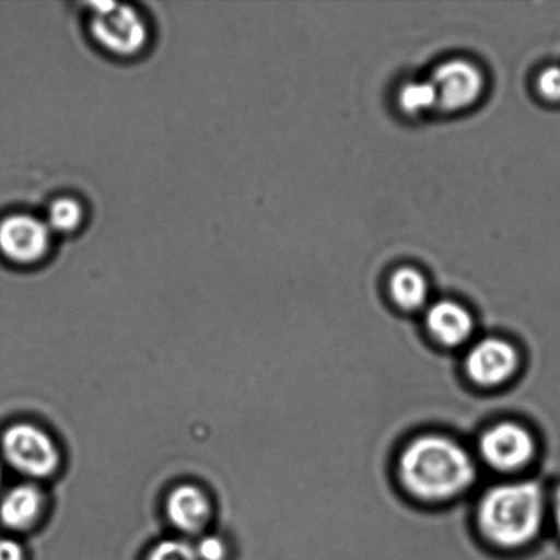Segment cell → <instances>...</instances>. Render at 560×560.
<instances>
[{
	"label": "cell",
	"instance_id": "6da1fadb",
	"mask_svg": "<svg viewBox=\"0 0 560 560\" xmlns=\"http://www.w3.org/2000/svg\"><path fill=\"white\" fill-rule=\"evenodd\" d=\"M398 470L406 490L428 502H446L463 495L477 476L468 450L442 435L411 441L400 454Z\"/></svg>",
	"mask_w": 560,
	"mask_h": 560
},
{
	"label": "cell",
	"instance_id": "7a4b0ae2",
	"mask_svg": "<svg viewBox=\"0 0 560 560\" xmlns=\"http://www.w3.org/2000/svg\"><path fill=\"white\" fill-rule=\"evenodd\" d=\"M545 490L534 480L502 482L482 495L477 521L486 539L504 550L534 542L545 524Z\"/></svg>",
	"mask_w": 560,
	"mask_h": 560
},
{
	"label": "cell",
	"instance_id": "3957f363",
	"mask_svg": "<svg viewBox=\"0 0 560 560\" xmlns=\"http://www.w3.org/2000/svg\"><path fill=\"white\" fill-rule=\"evenodd\" d=\"M3 458L16 474L32 480H44L57 474L60 452L43 428L32 422H15L0 438Z\"/></svg>",
	"mask_w": 560,
	"mask_h": 560
},
{
	"label": "cell",
	"instance_id": "277c9868",
	"mask_svg": "<svg viewBox=\"0 0 560 560\" xmlns=\"http://www.w3.org/2000/svg\"><path fill=\"white\" fill-rule=\"evenodd\" d=\"M91 32L98 46L117 57H136L150 40V30L139 11L128 4L92 3Z\"/></svg>",
	"mask_w": 560,
	"mask_h": 560
},
{
	"label": "cell",
	"instance_id": "5b68a950",
	"mask_svg": "<svg viewBox=\"0 0 560 560\" xmlns=\"http://www.w3.org/2000/svg\"><path fill=\"white\" fill-rule=\"evenodd\" d=\"M481 459L493 470L518 471L534 460L537 444L534 433L518 422H499L482 433L479 443Z\"/></svg>",
	"mask_w": 560,
	"mask_h": 560
},
{
	"label": "cell",
	"instance_id": "8992f818",
	"mask_svg": "<svg viewBox=\"0 0 560 560\" xmlns=\"http://www.w3.org/2000/svg\"><path fill=\"white\" fill-rule=\"evenodd\" d=\"M438 93L439 108L463 112L475 106L486 90L481 69L468 59H450L438 66L431 77Z\"/></svg>",
	"mask_w": 560,
	"mask_h": 560
},
{
	"label": "cell",
	"instance_id": "52a82bcc",
	"mask_svg": "<svg viewBox=\"0 0 560 560\" xmlns=\"http://www.w3.org/2000/svg\"><path fill=\"white\" fill-rule=\"evenodd\" d=\"M52 232L40 219L15 213L0 222V252L16 265H36L47 256Z\"/></svg>",
	"mask_w": 560,
	"mask_h": 560
},
{
	"label": "cell",
	"instance_id": "ba28073f",
	"mask_svg": "<svg viewBox=\"0 0 560 560\" xmlns=\"http://www.w3.org/2000/svg\"><path fill=\"white\" fill-rule=\"evenodd\" d=\"M520 355L513 343L503 338L490 337L471 346L466 354L465 368L476 384L485 387L501 386L515 375Z\"/></svg>",
	"mask_w": 560,
	"mask_h": 560
},
{
	"label": "cell",
	"instance_id": "9c48e42d",
	"mask_svg": "<svg viewBox=\"0 0 560 560\" xmlns=\"http://www.w3.org/2000/svg\"><path fill=\"white\" fill-rule=\"evenodd\" d=\"M166 513L175 529L199 535L212 517V504L205 490L194 485L174 488L166 501Z\"/></svg>",
	"mask_w": 560,
	"mask_h": 560
},
{
	"label": "cell",
	"instance_id": "30bf717a",
	"mask_svg": "<svg viewBox=\"0 0 560 560\" xmlns=\"http://www.w3.org/2000/svg\"><path fill=\"white\" fill-rule=\"evenodd\" d=\"M428 331L439 343L457 348L468 342L475 332V318L468 307L453 300H441L428 305Z\"/></svg>",
	"mask_w": 560,
	"mask_h": 560
},
{
	"label": "cell",
	"instance_id": "8fae6325",
	"mask_svg": "<svg viewBox=\"0 0 560 560\" xmlns=\"http://www.w3.org/2000/svg\"><path fill=\"white\" fill-rule=\"evenodd\" d=\"M46 509V498L36 485L25 482L10 488L0 499V523L13 532L35 528Z\"/></svg>",
	"mask_w": 560,
	"mask_h": 560
},
{
	"label": "cell",
	"instance_id": "7c38bea8",
	"mask_svg": "<svg viewBox=\"0 0 560 560\" xmlns=\"http://www.w3.org/2000/svg\"><path fill=\"white\" fill-rule=\"evenodd\" d=\"M389 294L405 311H419L430 299V283L424 273L413 267L398 268L389 278Z\"/></svg>",
	"mask_w": 560,
	"mask_h": 560
},
{
	"label": "cell",
	"instance_id": "4fadbf2b",
	"mask_svg": "<svg viewBox=\"0 0 560 560\" xmlns=\"http://www.w3.org/2000/svg\"><path fill=\"white\" fill-rule=\"evenodd\" d=\"M398 104L400 109L411 117L439 108L438 93L431 79L406 82L398 92Z\"/></svg>",
	"mask_w": 560,
	"mask_h": 560
},
{
	"label": "cell",
	"instance_id": "5bb4252c",
	"mask_svg": "<svg viewBox=\"0 0 560 560\" xmlns=\"http://www.w3.org/2000/svg\"><path fill=\"white\" fill-rule=\"evenodd\" d=\"M82 221H84V210L80 202L70 197H62L49 207L46 223L52 234H69L75 232Z\"/></svg>",
	"mask_w": 560,
	"mask_h": 560
},
{
	"label": "cell",
	"instance_id": "9a60e30c",
	"mask_svg": "<svg viewBox=\"0 0 560 560\" xmlns=\"http://www.w3.org/2000/svg\"><path fill=\"white\" fill-rule=\"evenodd\" d=\"M145 560H199L195 547L183 540H163L148 552Z\"/></svg>",
	"mask_w": 560,
	"mask_h": 560
},
{
	"label": "cell",
	"instance_id": "2e32d148",
	"mask_svg": "<svg viewBox=\"0 0 560 560\" xmlns=\"http://www.w3.org/2000/svg\"><path fill=\"white\" fill-rule=\"evenodd\" d=\"M537 90L546 101L560 102V66H548L537 77Z\"/></svg>",
	"mask_w": 560,
	"mask_h": 560
},
{
	"label": "cell",
	"instance_id": "e0dca14e",
	"mask_svg": "<svg viewBox=\"0 0 560 560\" xmlns=\"http://www.w3.org/2000/svg\"><path fill=\"white\" fill-rule=\"evenodd\" d=\"M195 551L199 560H226L228 546L221 537L215 535H207L200 537L199 542H196Z\"/></svg>",
	"mask_w": 560,
	"mask_h": 560
},
{
	"label": "cell",
	"instance_id": "ac0fdd59",
	"mask_svg": "<svg viewBox=\"0 0 560 560\" xmlns=\"http://www.w3.org/2000/svg\"><path fill=\"white\" fill-rule=\"evenodd\" d=\"M0 560H26L24 547L14 539H0Z\"/></svg>",
	"mask_w": 560,
	"mask_h": 560
},
{
	"label": "cell",
	"instance_id": "d6986e66",
	"mask_svg": "<svg viewBox=\"0 0 560 560\" xmlns=\"http://www.w3.org/2000/svg\"><path fill=\"white\" fill-rule=\"evenodd\" d=\"M551 509L553 521H556V525L560 534V486L557 488V491L553 492Z\"/></svg>",
	"mask_w": 560,
	"mask_h": 560
},
{
	"label": "cell",
	"instance_id": "ffe728a7",
	"mask_svg": "<svg viewBox=\"0 0 560 560\" xmlns=\"http://www.w3.org/2000/svg\"><path fill=\"white\" fill-rule=\"evenodd\" d=\"M2 482H3V468H2V463H0V487H2Z\"/></svg>",
	"mask_w": 560,
	"mask_h": 560
}]
</instances>
